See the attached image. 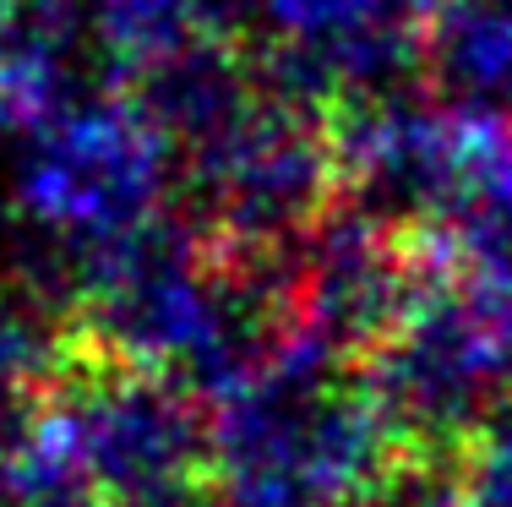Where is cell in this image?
Wrapping results in <instances>:
<instances>
[{
    "label": "cell",
    "mask_w": 512,
    "mask_h": 507,
    "mask_svg": "<svg viewBox=\"0 0 512 507\" xmlns=\"http://www.w3.org/2000/svg\"><path fill=\"white\" fill-rule=\"evenodd\" d=\"M436 71L474 99H512V6L458 0L436 28Z\"/></svg>",
    "instance_id": "cell-3"
},
{
    "label": "cell",
    "mask_w": 512,
    "mask_h": 507,
    "mask_svg": "<svg viewBox=\"0 0 512 507\" xmlns=\"http://www.w3.org/2000/svg\"><path fill=\"white\" fill-rule=\"evenodd\" d=\"M153 191V148L137 120L82 115L71 131H60L50 159L39 169V208H50L66 224L120 229L137 224L142 197Z\"/></svg>",
    "instance_id": "cell-2"
},
{
    "label": "cell",
    "mask_w": 512,
    "mask_h": 507,
    "mask_svg": "<svg viewBox=\"0 0 512 507\" xmlns=\"http://www.w3.org/2000/svg\"><path fill=\"white\" fill-rule=\"evenodd\" d=\"M39 355L28 349L22 328L0 322V448L28 426L33 398H44V377H39Z\"/></svg>",
    "instance_id": "cell-4"
},
{
    "label": "cell",
    "mask_w": 512,
    "mask_h": 507,
    "mask_svg": "<svg viewBox=\"0 0 512 507\" xmlns=\"http://www.w3.org/2000/svg\"><path fill=\"white\" fill-rule=\"evenodd\" d=\"M393 442L376 393L311 344L235 382L207 458L224 507H365L393 469Z\"/></svg>",
    "instance_id": "cell-1"
}]
</instances>
